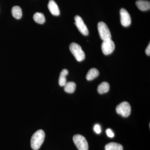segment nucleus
<instances>
[{
    "instance_id": "obj_9",
    "label": "nucleus",
    "mask_w": 150,
    "mask_h": 150,
    "mask_svg": "<svg viewBox=\"0 0 150 150\" xmlns=\"http://www.w3.org/2000/svg\"><path fill=\"white\" fill-rule=\"evenodd\" d=\"M48 9L53 15L59 16L60 14L58 5L54 0H50L48 5Z\"/></svg>"
},
{
    "instance_id": "obj_10",
    "label": "nucleus",
    "mask_w": 150,
    "mask_h": 150,
    "mask_svg": "<svg viewBox=\"0 0 150 150\" xmlns=\"http://www.w3.org/2000/svg\"><path fill=\"white\" fill-rule=\"evenodd\" d=\"M136 4L140 10L146 11L150 10V3L149 1L146 0H138L136 1Z\"/></svg>"
},
{
    "instance_id": "obj_14",
    "label": "nucleus",
    "mask_w": 150,
    "mask_h": 150,
    "mask_svg": "<svg viewBox=\"0 0 150 150\" xmlns=\"http://www.w3.org/2000/svg\"><path fill=\"white\" fill-rule=\"evenodd\" d=\"M110 86L109 83L106 82H103L98 86V91L100 94L106 93L109 91Z\"/></svg>"
},
{
    "instance_id": "obj_8",
    "label": "nucleus",
    "mask_w": 150,
    "mask_h": 150,
    "mask_svg": "<svg viewBox=\"0 0 150 150\" xmlns=\"http://www.w3.org/2000/svg\"><path fill=\"white\" fill-rule=\"evenodd\" d=\"M120 16L121 24L124 27H128L131 24V19L130 15L125 8L120 10Z\"/></svg>"
},
{
    "instance_id": "obj_16",
    "label": "nucleus",
    "mask_w": 150,
    "mask_h": 150,
    "mask_svg": "<svg viewBox=\"0 0 150 150\" xmlns=\"http://www.w3.org/2000/svg\"><path fill=\"white\" fill-rule=\"evenodd\" d=\"M105 150H123V146L120 144L110 143L107 144L105 148Z\"/></svg>"
},
{
    "instance_id": "obj_6",
    "label": "nucleus",
    "mask_w": 150,
    "mask_h": 150,
    "mask_svg": "<svg viewBox=\"0 0 150 150\" xmlns=\"http://www.w3.org/2000/svg\"><path fill=\"white\" fill-rule=\"evenodd\" d=\"M115 48V43L111 39H106L103 41L101 49L104 55H108L112 54Z\"/></svg>"
},
{
    "instance_id": "obj_12",
    "label": "nucleus",
    "mask_w": 150,
    "mask_h": 150,
    "mask_svg": "<svg viewBox=\"0 0 150 150\" xmlns=\"http://www.w3.org/2000/svg\"><path fill=\"white\" fill-rule=\"evenodd\" d=\"M99 74V72L98 70L95 68H92L88 71L86 78L87 80L92 81L97 77Z\"/></svg>"
},
{
    "instance_id": "obj_20",
    "label": "nucleus",
    "mask_w": 150,
    "mask_h": 150,
    "mask_svg": "<svg viewBox=\"0 0 150 150\" xmlns=\"http://www.w3.org/2000/svg\"><path fill=\"white\" fill-rule=\"evenodd\" d=\"M146 54L148 56H150V44H149L147 47L146 48Z\"/></svg>"
},
{
    "instance_id": "obj_7",
    "label": "nucleus",
    "mask_w": 150,
    "mask_h": 150,
    "mask_svg": "<svg viewBox=\"0 0 150 150\" xmlns=\"http://www.w3.org/2000/svg\"><path fill=\"white\" fill-rule=\"evenodd\" d=\"M75 24L81 33L84 35H88V30L81 17L79 16H76L75 17Z\"/></svg>"
},
{
    "instance_id": "obj_17",
    "label": "nucleus",
    "mask_w": 150,
    "mask_h": 150,
    "mask_svg": "<svg viewBox=\"0 0 150 150\" xmlns=\"http://www.w3.org/2000/svg\"><path fill=\"white\" fill-rule=\"evenodd\" d=\"M65 91L69 93H73L76 88V84L74 82H69L67 83L64 86Z\"/></svg>"
},
{
    "instance_id": "obj_13",
    "label": "nucleus",
    "mask_w": 150,
    "mask_h": 150,
    "mask_svg": "<svg viewBox=\"0 0 150 150\" xmlns=\"http://www.w3.org/2000/svg\"><path fill=\"white\" fill-rule=\"evenodd\" d=\"M12 14L14 18L17 19H20L22 16V11L20 7L19 6H14L12 8Z\"/></svg>"
},
{
    "instance_id": "obj_15",
    "label": "nucleus",
    "mask_w": 150,
    "mask_h": 150,
    "mask_svg": "<svg viewBox=\"0 0 150 150\" xmlns=\"http://www.w3.org/2000/svg\"><path fill=\"white\" fill-rule=\"evenodd\" d=\"M33 18L34 21L39 24H43L46 21L44 14L41 13H35L33 15Z\"/></svg>"
},
{
    "instance_id": "obj_5",
    "label": "nucleus",
    "mask_w": 150,
    "mask_h": 150,
    "mask_svg": "<svg viewBox=\"0 0 150 150\" xmlns=\"http://www.w3.org/2000/svg\"><path fill=\"white\" fill-rule=\"evenodd\" d=\"M116 111L118 114L123 117H128L131 114V105L129 103L126 101L121 103L117 105Z\"/></svg>"
},
{
    "instance_id": "obj_2",
    "label": "nucleus",
    "mask_w": 150,
    "mask_h": 150,
    "mask_svg": "<svg viewBox=\"0 0 150 150\" xmlns=\"http://www.w3.org/2000/svg\"><path fill=\"white\" fill-rule=\"evenodd\" d=\"M70 51L78 62H81L85 59V54L81 47L78 43H72L70 45Z\"/></svg>"
},
{
    "instance_id": "obj_3",
    "label": "nucleus",
    "mask_w": 150,
    "mask_h": 150,
    "mask_svg": "<svg viewBox=\"0 0 150 150\" xmlns=\"http://www.w3.org/2000/svg\"><path fill=\"white\" fill-rule=\"evenodd\" d=\"M73 141L79 150H88V145L87 141L83 136L76 134L73 137Z\"/></svg>"
},
{
    "instance_id": "obj_19",
    "label": "nucleus",
    "mask_w": 150,
    "mask_h": 150,
    "mask_svg": "<svg viewBox=\"0 0 150 150\" xmlns=\"http://www.w3.org/2000/svg\"><path fill=\"white\" fill-rule=\"evenodd\" d=\"M106 134L108 137L109 138H113L114 137V134L111 129H108L106 130Z\"/></svg>"
},
{
    "instance_id": "obj_4",
    "label": "nucleus",
    "mask_w": 150,
    "mask_h": 150,
    "mask_svg": "<svg viewBox=\"0 0 150 150\" xmlns=\"http://www.w3.org/2000/svg\"><path fill=\"white\" fill-rule=\"evenodd\" d=\"M98 29L100 38L103 40L111 39V35L110 30L104 22L100 21L98 24Z\"/></svg>"
},
{
    "instance_id": "obj_1",
    "label": "nucleus",
    "mask_w": 150,
    "mask_h": 150,
    "mask_svg": "<svg viewBox=\"0 0 150 150\" xmlns=\"http://www.w3.org/2000/svg\"><path fill=\"white\" fill-rule=\"evenodd\" d=\"M45 132L43 130H38L33 135L30 140V146L33 150L40 149L45 139Z\"/></svg>"
},
{
    "instance_id": "obj_11",
    "label": "nucleus",
    "mask_w": 150,
    "mask_h": 150,
    "mask_svg": "<svg viewBox=\"0 0 150 150\" xmlns=\"http://www.w3.org/2000/svg\"><path fill=\"white\" fill-rule=\"evenodd\" d=\"M68 74H69V71L66 69H63L61 72L59 79V84L61 86H64L67 83L66 76Z\"/></svg>"
},
{
    "instance_id": "obj_18",
    "label": "nucleus",
    "mask_w": 150,
    "mask_h": 150,
    "mask_svg": "<svg viewBox=\"0 0 150 150\" xmlns=\"http://www.w3.org/2000/svg\"><path fill=\"white\" fill-rule=\"evenodd\" d=\"M94 131L97 134H100L101 132V127L99 124H96L95 125L93 128Z\"/></svg>"
}]
</instances>
